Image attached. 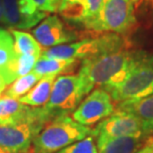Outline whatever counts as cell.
Masks as SVG:
<instances>
[{"label": "cell", "mask_w": 153, "mask_h": 153, "mask_svg": "<svg viewBox=\"0 0 153 153\" xmlns=\"http://www.w3.org/2000/svg\"><path fill=\"white\" fill-rule=\"evenodd\" d=\"M135 23L132 0H102L99 13L85 29L120 35L132 29Z\"/></svg>", "instance_id": "cell-6"}, {"label": "cell", "mask_w": 153, "mask_h": 153, "mask_svg": "<svg viewBox=\"0 0 153 153\" xmlns=\"http://www.w3.org/2000/svg\"><path fill=\"white\" fill-rule=\"evenodd\" d=\"M151 146H152V153H153V137H152V141H151Z\"/></svg>", "instance_id": "cell-28"}, {"label": "cell", "mask_w": 153, "mask_h": 153, "mask_svg": "<svg viewBox=\"0 0 153 153\" xmlns=\"http://www.w3.org/2000/svg\"><path fill=\"white\" fill-rule=\"evenodd\" d=\"M39 8L46 13H54L58 11L61 0H34Z\"/></svg>", "instance_id": "cell-23"}, {"label": "cell", "mask_w": 153, "mask_h": 153, "mask_svg": "<svg viewBox=\"0 0 153 153\" xmlns=\"http://www.w3.org/2000/svg\"><path fill=\"white\" fill-rule=\"evenodd\" d=\"M137 53L138 51L124 49L84 60L79 75L91 91H93L94 87L106 91L123 81L135 60Z\"/></svg>", "instance_id": "cell-1"}, {"label": "cell", "mask_w": 153, "mask_h": 153, "mask_svg": "<svg viewBox=\"0 0 153 153\" xmlns=\"http://www.w3.org/2000/svg\"><path fill=\"white\" fill-rule=\"evenodd\" d=\"M105 135L119 136H147L143 131L141 121L133 114L125 111H114V114L99 122L94 128V137Z\"/></svg>", "instance_id": "cell-10"}, {"label": "cell", "mask_w": 153, "mask_h": 153, "mask_svg": "<svg viewBox=\"0 0 153 153\" xmlns=\"http://www.w3.org/2000/svg\"><path fill=\"white\" fill-rule=\"evenodd\" d=\"M94 129L76 122L67 114L55 115L33 141L34 153H57L67 146L93 136Z\"/></svg>", "instance_id": "cell-3"}, {"label": "cell", "mask_w": 153, "mask_h": 153, "mask_svg": "<svg viewBox=\"0 0 153 153\" xmlns=\"http://www.w3.org/2000/svg\"><path fill=\"white\" fill-rule=\"evenodd\" d=\"M55 115L45 106H29L20 119L0 126V148L5 153H27L36 136Z\"/></svg>", "instance_id": "cell-2"}, {"label": "cell", "mask_w": 153, "mask_h": 153, "mask_svg": "<svg viewBox=\"0 0 153 153\" xmlns=\"http://www.w3.org/2000/svg\"><path fill=\"white\" fill-rule=\"evenodd\" d=\"M33 36L43 48H52L74 41L76 35L69 30L56 15L46 17L33 30Z\"/></svg>", "instance_id": "cell-11"}, {"label": "cell", "mask_w": 153, "mask_h": 153, "mask_svg": "<svg viewBox=\"0 0 153 153\" xmlns=\"http://www.w3.org/2000/svg\"><path fill=\"white\" fill-rule=\"evenodd\" d=\"M1 23L15 30L32 28L48 14L39 8L34 0H1Z\"/></svg>", "instance_id": "cell-8"}, {"label": "cell", "mask_w": 153, "mask_h": 153, "mask_svg": "<svg viewBox=\"0 0 153 153\" xmlns=\"http://www.w3.org/2000/svg\"><path fill=\"white\" fill-rule=\"evenodd\" d=\"M56 79V76H43L28 94H26L25 96L20 97L18 100L22 105L31 106V108H42V106H45L51 97L52 88H53Z\"/></svg>", "instance_id": "cell-15"}, {"label": "cell", "mask_w": 153, "mask_h": 153, "mask_svg": "<svg viewBox=\"0 0 153 153\" xmlns=\"http://www.w3.org/2000/svg\"><path fill=\"white\" fill-rule=\"evenodd\" d=\"M2 125H8V123H7V121H6L5 119L0 118V126H2Z\"/></svg>", "instance_id": "cell-26"}, {"label": "cell", "mask_w": 153, "mask_h": 153, "mask_svg": "<svg viewBox=\"0 0 153 153\" xmlns=\"http://www.w3.org/2000/svg\"><path fill=\"white\" fill-rule=\"evenodd\" d=\"M2 21V6H1V0H0V22Z\"/></svg>", "instance_id": "cell-27"}, {"label": "cell", "mask_w": 153, "mask_h": 153, "mask_svg": "<svg viewBox=\"0 0 153 153\" xmlns=\"http://www.w3.org/2000/svg\"><path fill=\"white\" fill-rule=\"evenodd\" d=\"M28 108L29 106L22 105L16 99H12L5 94L0 97V118L5 119L8 125L20 119Z\"/></svg>", "instance_id": "cell-19"}, {"label": "cell", "mask_w": 153, "mask_h": 153, "mask_svg": "<svg viewBox=\"0 0 153 153\" xmlns=\"http://www.w3.org/2000/svg\"><path fill=\"white\" fill-rule=\"evenodd\" d=\"M115 111L133 114L141 121L143 131L147 136L153 132V94L139 100L119 102Z\"/></svg>", "instance_id": "cell-14"}, {"label": "cell", "mask_w": 153, "mask_h": 153, "mask_svg": "<svg viewBox=\"0 0 153 153\" xmlns=\"http://www.w3.org/2000/svg\"><path fill=\"white\" fill-rule=\"evenodd\" d=\"M57 153H99L97 145L94 143V136H88L87 138L71 144L63 148Z\"/></svg>", "instance_id": "cell-22"}, {"label": "cell", "mask_w": 153, "mask_h": 153, "mask_svg": "<svg viewBox=\"0 0 153 153\" xmlns=\"http://www.w3.org/2000/svg\"><path fill=\"white\" fill-rule=\"evenodd\" d=\"M6 82L4 81V79H3L2 75L0 74V97L2 96L3 93H4V91L6 90Z\"/></svg>", "instance_id": "cell-25"}, {"label": "cell", "mask_w": 153, "mask_h": 153, "mask_svg": "<svg viewBox=\"0 0 153 153\" xmlns=\"http://www.w3.org/2000/svg\"><path fill=\"white\" fill-rule=\"evenodd\" d=\"M91 91L79 74L60 76L54 82L51 97L45 108L56 114H68L76 111L84 97Z\"/></svg>", "instance_id": "cell-7"}, {"label": "cell", "mask_w": 153, "mask_h": 153, "mask_svg": "<svg viewBox=\"0 0 153 153\" xmlns=\"http://www.w3.org/2000/svg\"><path fill=\"white\" fill-rule=\"evenodd\" d=\"M11 35L14 40V50L17 55H33L40 57L42 54V48L36 41L34 36L29 33L11 29Z\"/></svg>", "instance_id": "cell-18"}, {"label": "cell", "mask_w": 153, "mask_h": 153, "mask_svg": "<svg viewBox=\"0 0 153 153\" xmlns=\"http://www.w3.org/2000/svg\"><path fill=\"white\" fill-rule=\"evenodd\" d=\"M102 0H61L58 12L67 22L85 29L100 11Z\"/></svg>", "instance_id": "cell-12"}, {"label": "cell", "mask_w": 153, "mask_h": 153, "mask_svg": "<svg viewBox=\"0 0 153 153\" xmlns=\"http://www.w3.org/2000/svg\"><path fill=\"white\" fill-rule=\"evenodd\" d=\"M132 1H133V3H136V2H139L140 0H132Z\"/></svg>", "instance_id": "cell-29"}, {"label": "cell", "mask_w": 153, "mask_h": 153, "mask_svg": "<svg viewBox=\"0 0 153 153\" xmlns=\"http://www.w3.org/2000/svg\"><path fill=\"white\" fill-rule=\"evenodd\" d=\"M152 137H148L145 142V145L140 149L137 153H152V146H151Z\"/></svg>", "instance_id": "cell-24"}, {"label": "cell", "mask_w": 153, "mask_h": 153, "mask_svg": "<svg viewBox=\"0 0 153 153\" xmlns=\"http://www.w3.org/2000/svg\"><path fill=\"white\" fill-rule=\"evenodd\" d=\"M40 79H41V76L31 72L30 74L18 78L16 81H14L4 91L3 94H5V96L9 97H12V99L19 100L20 97L28 94Z\"/></svg>", "instance_id": "cell-20"}, {"label": "cell", "mask_w": 153, "mask_h": 153, "mask_svg": "<svg viewBox=\"0 0 153 153\" xmlns=\"http://www.w3.org/2000/svg\"><path fill=\"white\" fill-rule=\"evenodd\" d=\"M152 2H153V0H152Z\"/></svg>", "instance_id": "cell-31"}, {"label": "cell", "mask_w": 153, "mask_h": 153, "mask_svg": "<svg viewBox=\"0 0 153 153\" xmlns=\"http://www.w3.org/2000/svg\"><path fill=\"white\" fill-rule=\"evenodd\" d=\"M39 58L33 55H15L14 59L2 74L6 85H10L18 78L30 74Z\"/></svg>", "instance_id": "cell-17"}, {"label": "cell", "mask_w": 153, "mask_h": 153, "mask_svg": "<svg viewBox=\"0 0 153 153\" xmlns=\"http://www.w3.org/2000/svg\"><path fill=\"white\" fill-rule=\"evenodd\" d=\"M106 91L112 100L122 102L139 100L153 94V54L138 51L127 75L120 84Z\"/></svg>", "instance_id": "cell-4"}, {"label": "cell", "mask_w": 153, "mask_h": 153, "mask_svg": "<svg viewBox=\"0 0 153 153\" xmlns=\"http://www.w3.org/2000/svg\"><path fill=\"white\" fill-rule=\"evenodd\" d=\"M112 99L103 88H96L88 94L73 112V118L85 126H91L114 114Z\"/></svg>", "instance_id": "cell-9"}, {"label": "cell", "mask_w": 153, "mask_h": 153, "mask_svg": "<svg viewBox=\"0 0 153 153\" xmlns=\"http://www.w3.org/2000/svg\"><path fill=\"white\" fill-rule=\"evenodd\" d=\"M149 136H97V148L99 153H137Z\"/></svg>", "instance_id": "cell-13"}, {"label": "cell", "mask_w": 153, "mask_h": 153, "mask_svg": "<svg viewBox=\"0 0 153 153\" xmlns=\"http://www.w3.org/2000/svg\"><path fill=\"white\" fill-rule=\"evenodd\" d=\"M79 64L78 60L74 59H53L40 56L33 69V73L41 78L47 76H58L75 69Z\"/></svg>", "instance_id": "cell-16"}, {"label": "cell", "mask_w": 153, "mask_h": 153, "mask_svg": "<svg viewBox=\"0 0 153 153\" xmlns=\"http://www.w3.org/2000/svg\"><path fill=\"white\" fill-rule=\"evenodd\" d=\"M14 40L11 33L0 29V74H3L8 65L14 59Z\"/></svg>", "instance_id": "cell-21"}, {"label": "cell", "mask_w": 153, "mask_h": 153, "mask_svg": "<svg viewBox=\"0 0 153 153\" xmlns=\"http://www.w3.org/2000/svg\"><path fill=\"white\" fill-rule=\"evenodd\" d=\"M126 49V42L119 34L105 33L99 37L64 44L42 51L41 56L53 59L87 60Z\"/></svg>", "instance_id": "cell-5"}, {"label": "cell", "mask_w": 153, "mask_h": 153, "mask_svg": "<svg viewBox=\"0 0 153 153\" xmlns=\"http://www.w3.org/2000/svg\"><path fill=\"white\" fill-rule=\"evenodd\" d=\"M0 153H5V152H4V151H3V150H2V149H1V148H0Z\"/></svg>", "instance_id": "cell-30"}]
</instances>
